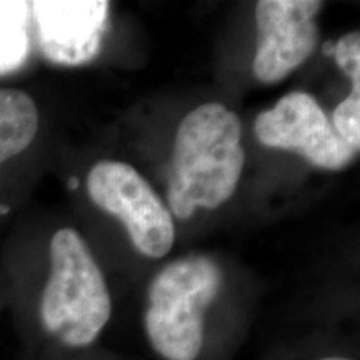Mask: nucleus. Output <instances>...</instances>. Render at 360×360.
Wrapping results in <instances>:
<instances>
[{"instance_id": "1", "label": "nucleus", "mask_w": 360, "mask_h": 360, "mask_svg": "<svg viewBox=\"0 0 360 360\" xmlns=\"http://www.w3.org/2000/svg\"><path fill=\"white\" fill-rule=\"evenodd\" d=\"M237 114L222 103H202L175 135L169 207L179 220L197 209H217L236 192L245 164Z\"/></svg>"}, {"instance_id": "3", "label": "nucleus", "mask_w": 360, "mask_h": 360, "mask_svg": "<svg viewBox=\"0 0 360 360\" xmlns=\"http://www.w3.org/2000/svg\"><path fill=\"white\" fill-rule=\"evenodd\" d=\"M222 289V270L205 255L174 260L148 289L143 323L148 342L165 360H195L205 334V314Z\"/></svg>"}, {"instance_id": "14", "label": "nucleus", "mask_w": 360, "mask_h": 360, "mask_svg": "<svg viewBox=\"0 0 360 360\" xmlns=\"http://www.w3.org/2000/svg\"><path fill=\"white\" fill-rule=\"evenodd\" d=\"M8 212V209H6V205H0V214H6Z\"/></svg>"}, {"instance_id": "4", "label": "nucleus", "mask_w": 360, "mask_h": 360, "mask_svg": "<svg viewBox=\"0 0 360 360\" xmlns=\"http://www.w3.org/2000/svg\"><path fill=\"white\" fill-rule=\"evenodd\" d=\"M87 188L94 204L125 225L135 249L152 259L169 254L175 240L172 215L132 165L98 162L90 170Z\"/></svg>"}, {"instance_id": "8", "label": "nucleus", "mask_w": 360, "mask_h": 360, "mask_svg": "<svg viewBox=\"0 0 360 360\" xmlns=\"http://www.w3.org/2000/svg\"><path fill=\"white\" fill-rule=\"evenodd\" d=\"M39 130L34 98L17 89H0V165L24 152Z\"/></svg>"}, {"instance_id": "11", "label": "nucleus", "mask_w": 360, "mask_h": 360, "mask_svg": "<svg viewBox=\"0 0 360 360\" xmlns=\"http://www.w3.org/2000/svg\"><path fill=\"white\" fill-rule=\"evenodd\" d=\"M337 65L352 80V89H360V35L350 32L334 45Z\"/></svg>"}, {"instance_id": "12", "label": "nucleus", "mask_w": 360, "mask_h": 360, "mask_svg": "<svg viewBox=\"0 0 360 360\" xmlns=\"http://www.w3.org/2000/svg\"><path fill=\"white\" fill-rule=\"evenodd\" d=\"M69 186H70L72 188H77V187H79V182H77V179H75V177H72V179H70V184H69Z\"/></svg>"}, {"instance_id": "13", "label": "nucleus", "mask_w": 360, "mask_h": 360, "mask_svg": "<svg viewBox=\"0 0 360 360\" xmlns=\"http://www.w3.org/2000/svg\"><path fill=\"white\" fill-rule=\"evenodd\" d=\"M321 360H352V359H347V357H323V359H321Z\"/></svg>"}, {"instance_id": "7", "label": "nucleus", "mask_w": 360, "mask_h": 360, "mask_svg": "<svg viewBox=\"0 0 360 360\" xmlns=\"http://www.w3.org/2000/svg\"><path fill=\"white\" fill-rule=\"evenodd\" d=\"M110 4L105 0L30 2L40 51L58 65H82L101 51Z\"/></svg>"}, {"instance_id": "9", "label": "nucleus", "mask_w": 360, "mask_h": 360, "mask_svg": "<svg viewBox=\"0 0 360 360\" xmlns=\"http://www.w3.org/2000/svg\"><path fill=\"white\" fill-rule=\"evenodd\" d=\"M30 2H0V75L25 64L30 52Z\"/></svg>"}, {"instance_id": "5", "label": "nucleus", "mask_w": 360, "mask_h": 360, "mask_svg": "<svg viewBox=\"0 0 360 360\" xmlns=\"http://www.w3.org/2000/svg\"><path fill=\"white\" fill-rule=\"evenodd\" d=\"M254 129L264 146L302 154L315 167L340 170L357 155L317 101L300 90L287 94L274 109L259 114Z\"/></svg>"}, {"instance_id": "6", "label": "nucleus", "mask_w": 360, "mask_h": 360, "mask_svg": "<svg viewBox=\"0 0 360 360\" xmlns=\"http://www.w3.org/2000/svg\"><path fill=\"white\" fill-rule=\"evenodd\" d=\"M317 0H262L255 7L257 51L254 74L260 82L277 84L304 64L317 45Z\"/></svg>"}, {"instance_id": "2", "label": "nucleus", "mask_w": 360, "mask_h": 360, "mask_svg": "<svg viewBox=\"0 0 360 360\" xmlns=\"http://www.w3.org/2000/svg\"><path fill=\"white\" fill-rule=\"evenodd\" d=\"M110 314L109 289L87 244L74 229H60L51 240V277L40 304L44 327L67 347H87Z\"/></svg>"}, {"instance_id": "10", "label": "nucleus", "mask_w": 360, "mask_h": 360, "mask_svg": "<svg viewBox=\"0 0 360 360\" xmlns=\"http://www.w3.org/2000/svg\"><path fill=\"white\" fill-rule=\"evenodd\" d=\"M337 134L359 152L360 148V89L350 90L349 97L335 107L334 119L330 120Z\"/></svg>"}]
</instances>
